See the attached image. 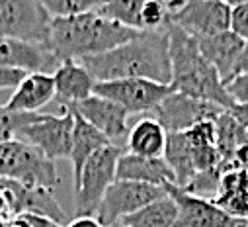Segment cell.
Wrapping results in <instances>:
<instances>
[{
	"label": "cell",
	"mask_w": 248,
	"mask_h": 227,
	"mask_svg": "<svg viewBox=\"0 0 248 227\" xmlns=\"http://www.w3.org/2000/svg\"><path fill=\"white\" fill-rule=\"evenodd\" d=\"M96 82L117 79H149L160 84L172 82L168 32H139L133 39L109 51L80 59Z\"/></svg>",
	"instance_id": "cell-1"
},
{
	"label": "cell",
	"mask_w": 248,
	"mask_h": 227,
	"mask_svg": "<svg viewBox=\"0 0 248 227\" xmlns=\"http://www.w3.org/2000/svg\"><path fill=\"white\" fill-rule=\"evenodd\" d=\"M139 32L104 14L86 12L71 18H51L47 49L59 63L80 61L133 39Z\"/></svg>",
	"instance_id": "cell-2"
},
{
	"label": "cell",
	"mask_w": 248,
	"mask_h": 227,
	"mask_svg": "<svg viewBox=\"0 0 248 227\" xmlns=\"http://www.w3.org/2000/svg\"><path fill=\"white\" fill-rule=\"evenodd\" d=\"M166 32L172 67V90L229 110L234 102L227 94L217 69L202 55L198 37L190 35L172 22H168Z\"/></svg>",
	"instance_id": "cell-3"
},
{
	"label": "cell",
	"mask_w": 248,
	"mask_h": 227,
	"mask_svg": "<svg viewBox=\"0 0 248 227\" xmlns=\"http://www.w3.org/2000/svg\"><path fill=\"white\" fill-rule=\"evenodd\" d=\"M0 178H8L30 188L53 190L59 184L57 168L37 147L10 139L0 143Z\"/></svg>",
	"instance_id": "cell-4"
},
{
	"label": "cell",
	"mask_w": 248,
	"mask_h": 227,
	"mask_svg": "<svg viewBox=\"0 0 248 227\" xmlns=\"http://www.w3.org/2000/svg\"><path fill=\"white\" fill-rule=\"evenodd\" d=\"M75 116L65 108V114H41L31 112L24 116L18 137L37 147L53 162L59 159H69L73 147Z\"/></svg>",
	"instance_id": "cell-5"
},
{
	"label": "cell",
	"mask_w": 248,
	"mask_h": 227,
	"mask_svg": "<svg viewBox=\"0 0 248 227\" xmlns=\"http://www.w3.org/2000/svg\"><path fill=\"white\" fill-rule=\"evenodd\" d=\"M123 149L117 145H106L96 151L80 170L75 180V211L80 215H94L106 190L115 182V168Z\"/></svg>",
	"instance_id": "cell-6"
},
{
	"label": "cell",
	"mask_w": 248,
	"mask_h": 227,
	"mask_svg": "<svg viewBox=\"0 0 248 227\" xmlns=\"http://www.w3.org/2000/svg\"><path fill=\"white\" fill-rule=\"evenodd\" d=\"M51 16L39 0H0V37L47 47Z\"/></svg>",
	"instance_id": "cell-7"
},
{
	"label": "cell",
	"mask_w": 248,
	"mask_h": 227,
	"mask_svg": "<svg viewBox=\"0 0 248 227\" xmlns=\"http://www.w3.org/2000/svg\"><path fill=\"white\" fill-rule=\"evenodd\" d=\"M172 92L170 84H160L149 79H117L94 84V94L113 100L127 114H153Z\"/></svg>",
	"instance_id": "cell-8"
},
{
	"label": "cell",
	"mask_w": 248,
	"mask_h": 227,
	"mask_svg": "<svg viewBox=\"0 0 248 227\" xmlns=\"http://www.w3.org/2000/svg\"><path fill=\"white\" fill-rule=\"evenodd\" d=\"M170 22L202 39L231 30V6L225 0H182L170 4Z\"/></svg>",
	"instance_id": "cell-9"
},
{
	"label": "cell",
	"mask_w": 248,
	"mask_h": 227,
	"mask_svg": "<svg viewBox=\"0 0 248 227\" xmlns=\"http://www.w3.org/2000/svg\"><path fill=\"white\" fill-rule=\"evenodd\" d=\"M162 194H166V190L162 186L131 182V180H115L106 190L94 217L106 227L109 223H115L123 217L135 213L137 210L155 202Z\"/></svg>",
	"instance_id": "cell-10"
},
{
	"label": "cell",
	"mask_w": 248,
	"mask_h": 227,
	"mask_svg": "<svg viewBox=\"0 0 248 227\" xmlns=\"http://www.w3.org/2000/svg\"><path fill=\"white\" fill-rule=\"evenodd\" d=\"M221 112L223 108L211 102L186 96L182 92H172L155 108L153 118L166 130V133H178L188 131L202 122L215 120Z\"/></svg>",
	"instance_id": "cell-11"
},
{
	"label": "cell",
	"mask_w": 248,
	"mask_h": 227,
	"mask_svg": "<svg viewBox=\"0 0 248 227\" xmlns=\"http://www.w3.org/2000/svg\"><path fill=\"white\" fill-rule=\"evenodd\" d=\"M67 110L75 112L77 116H80L84 122H88L92 128H96L111 145L121 147L119 143L127 139V133H129L127 116L129 114L119 104H115L113 100L92 94L78 104L67 106Z\"/></svg>",
	"instance_id": "cell-12"
},
{
	"label": "cell",
	"mask_w": 248,
	"mask_h": 227,
	"mask_svg": "<svg viewBox=\"0 0 248 227\" xmlns=\"http://www.w3.org/2000/svg\"><path fill=\"white\" fill-rule=\"evenodd\" d=\"M164 190L178 206V219L174 227H231L232 215L223 211L213 200L194 196L172 182L164 184Z\"/></svg>",
	"instance_id": "cell-13"
},
{
	"label": "cell",
	"mask_w": 248,
	"mask_h": 227,
	"mask_svg": "<svg viewBox=\"0 0 248 227\" xmlns=\"http://www.w3.org/2000/svg\"><path fill=\"white\" fill-rule=\"evenodd\" d=\"M59 65L61 63L45 45L0 37V67L18 69L26 73H49V69Z\"/></svg>",
	"instance_id": "cell-14"
},
{
	"label": "cell",
	"mask_w": 248,
	"mask_h": 227,
	"mask_svg": "<svg viewBox=\"0 0 248 227\" xmlns=\"http://www.w3.org/2000/svg\"><path fill=\"white\" fill-rule=\"evenodd\" d=\"M115 180L145 182L164 188V184L168 182L174 184V173L164 161V157H139L123 151L117 161Z\"/></svg>",
	"instance_id": "cell-15"
},
{
	"label": "cell",
	"mask_w": 248,
	"mask_h": 227,
	"mask_svg": "<svg viewBox=\"0 0 248 227\" xmlns=\"http://www.w3.org/2000/svg\"><path fill=\"white\" fill-rule=\"evenodd\" d=\"M55 100L67 108L78 104L94 94V77L86 71L80 61H63L53 73Z\"/></svg>",
	"instance_id": "cell-16"
},
{
	"label": "cell",
	"mask_w": 248,
	"mask_h": 227,
	"mask_svg": "<svg viewBox=\"0 0 248 227\" xmlns=\"http://www.w3.org/2000/svg\"><path fill=\"white\" fill-rule=\"evenodd\" d=\"M55 100V81L51 73H28L14 88V94L4 104L6 110L31 114Z\"/></svg>",
	"instance_id": "cell-17"
},
{
	"label": "cell",
	"mask_w": 248,
	"mask_h": 227,
	"mask_svg": "<svg viewBox=\"0 0 248 227\" xmlns=\"http://www.w3.org/2000/svg\"><path fill=\"white\" fill-rule=\"evenodd\" d=\"M244 43L246 41L242 37H238L232 30H227V32L198 39L202 55L217 69L223 84L231 79L232 69H234L238 57H240V53L244 49Z\"/></svg>",
	"instance_id": "cell-18"
},
{
	"label": "cell",
	"mask_w": 248,
	"mask_h": 227,
	"mask_svg": "<svg viewBox=\"0 0 248 227\" xmlns=\"http://www.w3.org/2000/svg\"><path fill=\"white\" fill-rule=\"evenodd\" d=\"M213 202L232 217H248V168L223 173Z\"/></svg>",
	"instance_id": "cell-19"
},
{
	"label": "cell",
	"mask_w": 248,
	"mask_h": 227,
	"mask_svg": "<svg viewBox=\"0 0 248 227\" xmlns=\"http://www.w3.org/2000/svg\"><path fill=\"white\" fill-rule=\"evenodd\" d=\"M166 137V130L155 118H143L127 133V153L139 157H164Z\"/></svg>",
	"instance_id": "cell-20"
},
{
	"label": "cell",
	"mask_w": 248,
	"mask_h": 227,
	"mask_svg": "<svg viewBox=\"0 0 248 227\" xmlns=\"http://www.w3.org/2000/svg\"><path fill=\"white\" fill-rule=\"evenodd\" d=\"M75 116V128H73V147H71V155L69 161L73 164V178L77 180L80 177V170L86 164V161L100 149H104L106 145H111L96 128H92L88 122H84L80 116L73 112Z\"/></svg>",
	"instance_id": "cell-21"
},
{
	"label": "cell",
	"mask_w": 248,
	"mask_h": 227,
	"mask_svg": "<svg viewBox=\"0 0 248 227\" xmlns=\"http://www.w3.org/2000/svg\"><path fill=\"white\" fill-rule=\"evenodd\" d=\"M215 124V141H217V151L223 159V162L229 168H242L236 162V151L244 145H248V133L246 130L231 116L227 110H223L219 116L213 120Z\"/></svg>",
	"instance_id": "cell-22"
},
{
	"label": "cell",
	"mask_w": 248,
	"mask_h": 227,
	"mask_svg": "<svg viewBox=\"0 0 248 227\" xmlns=\"http://www.w3.org/2000/svg\"><path fill=\"white\" fill-rule=\"evenodd\" d=\"M178 219V206L174 198L166 192L155 202L147 204L145 208L137 210L135 213L119 219L127 227H174Z\"/></svg>",
	"instance_id": "cell-23"
},
{
	"label": "cell",
	"mask_w": 248,
	"mask_h": 227,
	"mask_svg": "<svg viewBox=\"0 0 248 227\" xmlns=\"http://www.w3.org/2000/svg\"><path fill=\"white\" fill-rule=\"evenodd\" d=\"M147 2L149 0H111L109 4H104L98 12L104 14L106 18H111L123 26L139 32V16Z\"/></svg>",
	"instance_id": "cell-24"
},
{
	"label": "cell",
	"mask_w": 248,
	"mask_h": 227,
	"mask_svg": "<svg viewBox=\"0 0 248 227\" xmlns=\"http://www.w3.org/2000/svg\"><path fill=\"white\" fill-rule=\"evenodd\" d=\"M51 18H71L86 12H96L104 6V0H39Z\"/></svg>",
	"instance_id": "cell-25"
},
{
	"label": "cell",
	"mask_w": 248,
	"mask_h": 227,
	"mask_svg": "<svg viewBox=\"0 0 248 227\" xmlns=\"http://www.w3.org/2000/svg\"><path fill=\"white\" fill-rule=\"evenodd\" d=\"M24 116L26 114L10 112L4 106H0V143L18 137V131H20V126L24 122Z\"/></svg>",
	"instance_id": "cell-26"
},
{
	"label": "cell",
	"mask_w": 248,
	"mask_h": 227,
	"mask_svg": "<svg viewBox=\"0 0 248 227\" xmlns=\"http://www.w3.org/2000/svg\"><path fill=\"white\" fill-rule=\"evenodd\" d=\"M225 90L236 104H248V73H240L231 77L225 82Z\"/></svg>",
	"instance_id": "cell-27"
},
{
	"label": "cell",
	"mask_w": 248,
	"mask_h": 227,
	"mask_svg": "<svg viewBox=\"0 0 248 227\" xmlns=\"http://www.w3.org/2000/svg\"><path fill=\"white\" fill-rule=\"evenodd\" d=\"M0 227H63L61 223L45 217V215H37V213H20L16 215L12 221L0 225Z\"/></svg>",
	"instance_id": "cell-28"
},
{
	"label": "cell",
	"mask_w": 248,
	"mask_h": 227,
	"mask_svg": "<svg viewBox=\"0 0 248 227\" xmlns=\"http://www.w3.org/2000/svg\"><path fill=\"white\" fill-rule=\"evenodd\" d=\"M231 30L238 37L248 41V2L231 8Z\"/></svg>",
	"instance_id": "cell-29"
},
{
	"label": "cell",
	"mask_w": 248,
	"mask_h": 227,
	"mask_svg": "<svg viewBox=\"0 0 248 227\" xmlns=\"http://www.w3.org/2000/svg\"><path fill=\"white\" fill-rule=\"evenodd\" d=\"M26 75H28L26 71L0 67V90H4V88H16Z\"/></svg>",
	"instance_id": "cell-30"
},
{
	"label": "cell",
	"mask_w": 248,
	"mask_h": 227,
	"mask_svg": "<svg viewBox=\"0 0 248 227\" xmlns=\"http://www.w3.org/2000/svg\"><path fill=\"white\" fill-rule=\"evenodd\" d=\"M231 116L244 128V130H248V104H232L229 110H227Z\"/></svg>",
	"instance_id": "cell-31"
},
{
	"label": "cell",
	"mask_w": 248,
	"mask_h": 227,
	"mask_svg": "<svg viewBox=\"0 0 248 227\" xmlns=\"http://www.w3.org/2000/svg\"><path fill=\"white\" fill-rule=\"evenodd\" d=\"M67 227H104L94 215H80V217H75L73 221H69Z\"/></svg>",
	"instance_id": "cell-32"
},
{
	"label": "cell",
	"mask_w": 248,
	"mask_h": 227,
	"mask_svg": "<svg viewBox=\"0 0 248 227\" xmlns=\"http://www.w3.org/2000/svg\"><path fill=\"white\" fill-rule=\"evenodd\" d=\"M231 227H248V217H232Z\"/></svg>",
	"instance_id": "cell-33"
},
{
	"label": "cell",
	"mask_w": 248,
	"mask_h": 227,
	"mask_svg": "<svg viewBox=\"0 0 248 227\" xmlns=\"http://www.w3.org/2000/svg\"><path fill=\"white\" fill-rule=\"evenodd\" d=\"M225 2L232 8V6H236V4H244V2H248V0H225Z\"/></svg>",
	"instance_id": "cell-34"
},
{
	"label": "cell",
	"mask_w": 248,
	"mask_h": 227,
	"mask_svg": "<svg viewBox=\"0 0 248 227\" xmlns=\"http://www.w3.org/2000/svg\"><path fill=\"white\" fill-rule=\"evenodd\" d=\"M106 227H127V225H123L121 221H115V223H109V225H106Z\"/></svg>",
	"instance_id": "cell-35"
},
{
	"label": "cell",
	"mask_w": 248,
	"mask_h": 227,
	"mask_svg": "<svg viewBox=\"0 0 248 227\" xmlns=\"http://www.w3.org/2000/svg\"><path fill=\"white\" fill-rule=\"evenodd\" d=\"M111 2V0H104V4H109Z\"/></svg>",
	"instance_id": "cell-36"
},
{
	"label": "cell",
	"mask_w": 248,
	"mask_h": 227,
	"mask_svg": "<svg viewBox=\"0 0 248 227\" xmlns=\"http://www.w3.org/2000/svg\"><path fill=\"white\" fill-rule=\"evenodd\" d=\"M246 133H248V130H246Z\"/></svg>",
	"instance_id": "cell-37"
},
{
	"label": "cell",
	"mask_w": 248,
	"mask_h": 227,
	"mask_svg": "<svg viewBox=\"0 0 248 227\" xmlns=\"http://www.w3.org/2000/svg\"><path fill=\"white\" fill-rule=\"evenodd\" d=\"M2 225H4V223H2Z\"/></svg>",
	"instance_id": "cell-38"
}]
</instances>
